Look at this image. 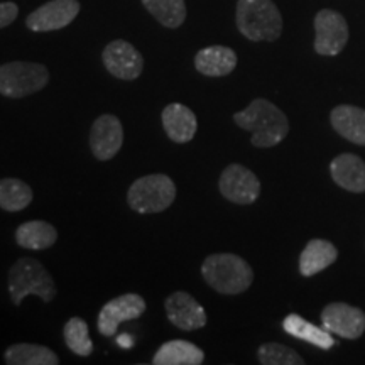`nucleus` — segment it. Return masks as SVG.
<instances>
[{
  "instance_id": "f257e3e1",
  "label": "nucleus",
  "mask_w": 365,
  "mask_h": 365,
  "mask_svg": "<svg viewBox=\"0 0 365 365\" xmlns=\"http://www.w3.org/2000/svg\"><path fill=\"white\" fill-rule=\"evenodd\" d=\"M235 124L240 129L249 130L254 148H274L286 139L289 132V120L281 108L266 98H255L245 110L234 115Z\"/></svg>"
},
{
  "instance_id": "f03ea898",
  "label": "nucleus",
  "mask_w": 365,
  "mask_h": 365,
  "mask_svg": "<svg viewBox=\"0 0 365 365\" xmlns=\"http://www.w3.org/2000/svg\"><path fill=\"white\" fill-rule=\"evenodd\" d=\"M202 276L220 294H240L252 286L250 264L235 254H212L202 264Z\"/></svg>"
},
{
  "instance_id": "7ed1b4c3",
  "label": "nucleus",
  "mask_w": 365,
  "mask_h": 365,
  "mask_svg": "<svg viewBox=\"0 0 365 365\" xmlns=\"http://www.w3.org/2000/svg\"><path fill=\"white\" fill-rule=\"evenodd\" d=\"M7 287L12 304L16 307H21L22 301L31 294L38 296L44 303H51L58 293L51 274L33 257H21L12 264L7 277Z\"/></svg>"
},
{
  "instance_id": "20e7f679",
  "label": "nucleus",
  "mask_w": 365,
  "mask_h": 365,
  "mask_svg": "<svg viewBox=\"0 0 365 365\" xmlns=\"http://www.w3.org/2000/svg\"><path fill=\"white\" fill-rule=\"evenodd\" d=\"M237 27L250 41H276L282 33V17L272 0H239Z\"/></svg>"
},
{
  "instance_id": "39448f33",
  "label": "nucleus",
  "mask_w": 365,
  "mask_h": 365,
  "mask_svg": "<svg viewBox=\"0 0 365 365\" xmlns=\"http://www.w3.org/2000/svg\"><path fill=\"white\" fill-rule=\"evenodd\" d=\"M176 185L166 175H148L139 178L127 191V203L140 215L161 213L175 203Z\"/></svg>"
},
{
  "instance_id": "423d86ee",
  "label": "nucleus",
  "mask_w": 365,
  "mask_h": 365,
  "mask_svg": "<svg viewBox=\"0 0 365 365\" xmlns=\"http://www.w3.org/2000/svg\"><path fill=\"white\" fill-rule=\"evenodd\" d=\"M49 83V70L41 63L11 61L0 66V95L24 98L38 93Z\"/></svg>"
},
{
  "instance_id": "0eeeda50",
  "label": "nucleus",
  "mask_w": 365,
  "mask_h": 365,
  "mask_svg": "<svg viewBox=\"0 0 365 365\" xmlns=\"http://www.w3.org/2000/svg\"><path fill=\"white\" fill-rule=\"evenodd\" d=\"M314 51L322 56H336L349 43V26L340 12L323 9L314 17Z\"/></svg>"
},
{
  "instance_id": "6e6552de",
  "label": "nucleus",
  "mask_w": 365,
  "mask_h": 365,
  "mask_svg": "<svg viewBox=\"0 0 365 365\" xmlns=\"http://www.w3.org/2000/svg\"><path fill=\"white\" fill-rule=\"evenodd\" d=\"M148 309L144 298L137 293H127L117 296L103 304L100 309L97 328L103 336H113L120 323L140 318Z\"/></svg>"
},
{
  "instance_id": "1a4fd4ad",
  "label": "nucleus",
  "mask_w": 365,
  "mask_h": 365,
  "mask_svg": "<svg viewBox=\"0 0 365 365\" xmlns=\"http://www.w3.org/2000/svg\"><path fill=\"white\" fill-rule=\"evenodd\" d=\"M218 188L228 202L235 205H252L261 195V181L249 168L242 164H230L223 170Z\"/></svg>"
},
{
  "instance_id": "9d476101",
  "label": "nucleus",
  "mask_w": 365,
  "mask_h": 365,
  "mask_svg": "<svg viewBox=\"0 0 365 365\" xmlns=\"http://www.w3.org/2000/svg\"><path fill=\"white\" fill-rule=\"evenodd\" d=\"M102 59L107 71L118 80H137L144 70L143 54L130 43L122 39L112 41L110 44L105 46Z\"/></svg>"
},
{
  "instance_id": "9b49d317",
  "label": "nucleus",
  "mask_w": 365,
  "mask_h": 365,
  "mask_svg": "<svg viewBox=\"0 0 365 365\" xmlns=\"http://www.w3.org/2000/svg\"><path fill=\"white\" fill-rule=\"evenodd\" d=\"M80 12L78 0H51L31 12L26 26L34 33H49L71 24Z\"/></svg>"
},
{
  "instance_id": "f8f14e48",
  "label": "nucleus",
  "mask_w": 365,
  "mask_h": 365,
  "mask_svg": "<svg viewBox=\"0 0 365 365\" xmlns=\"http://www.w3.org/2000/svg\"><path fill=\"white\" fill-rule=\"evenodd\" d=\"M124 144V127L112 113H103L90 130V149L98 161H110Z\"/></svg>"
},
{
  "instance_id": "ddd939ff",
  "label": "nucleus",
  "mask_w": 365,
  "mask_h": 365,
  "mask_svg": "<svg viewBox=\"0 0 365 365\" xmlns=\"http://www.w3.org/2000/svg\"><path fill=\"white\" fill-rule=\"evenodd\" d=\"M322 323L325 330L341 339L357 340L365 331V313L346 303H330L323 308Z\"/></svg>"
},
{
  "instance_id": "4468645a",
  "label": "nucleus",
  "mask_w": 365,
  "mask_h": 365,
  "mask_svg": "<svg viewBox=\"0 0 365 365\" xmlns=\"http://www.w3.org/2000/svg\"><path fill=\"white\" fill-rule=\"evenodd\" d=\"M168 319L182 331H195L207 325V312L186 291H176L164 301Z\"/></svg>"
},
{
  "instance_id": "2eb2a0df",
  "label": "nucleus",
  "mask_w": 365,
  "mask_h": 365,
  "mask_svg": "<svg viewBox=\"0 0 365 365\" xmlns=\"http://www.w3.org/2000/svg\"><path fill=\"white\" fill-rule=\"evenodd\" d=\"M163 127L173 143L186 144L193 140L198 130L195 112L182 103H170L161 113Z\"/></svg>"
},
{
  "instance_id": "dca6fc26",
  "label": "nucleus",
  "mask_w": 365,
  "mask_h": 365,
  "mask_svg": "<svg viewBox=\"0 0 365 365\" xmlns=\"http://www.w3.org/2000/svg\"><path fill=\"white\" fill-rule=\"evenodd\" d=\"M333 181L346 191L364 193L365 191V163L355 154H340L330 164Z\"/></svg>"
},
{
  "instance_id": "f3484780",
  "label": "nucleus",
  "mask_w": 365,
  "mask_h": 365,
  "mask_svg": "<svg viewBox=\"0 0 365 365\" xmlns=\"http://www.w3.org/2000/svg\"><path fill=\"white\" fill-rule=\"evenodd\" d=\"M331 127L350 143L365 145V108L339 105L331 110Z\"/></svg>"
},
{
  "instance_id": "a211bd4d",
  "label": "nucleus",
  "mask_w": 365,
  "mask_h": 365,
  "mask_svg": "<svg viewBox=\"0 0 365 365\" xmlns=\"http://www.w3.org/2000/svg\"><path fill=\"white\" fill-rule=\"evenodd\" d=\"M235 66L237 54L227 46H208L195 56V68L205 76H227Z\"/></svg>"
},
{
  "instance_id": "6ab92c4d",
  "label": "nucleus",
  "mask_w": 365,
  "mask_h": 365,
  "mask_svg": "<svg viewBox=\"0 0 365 365\" xmlns=\"http://www.w3.org/2000/svg\"><path fill=\"white\" fill-rule=\"evenodd\" d=\"M339 257V250L328 240L313 239L307 244L299 255V272L301 276L312 277L314 274L325 271Z\"/></svg>"
},
{
  "instance_id": "aec40b11",
  "label": "nucleus",
  "mask_w": 365,
  "mask_h": 365,
  "mask_svg": "<svg viewBox=\"0 0 365 365\" xmlns=\"http://www.w3.org/2000/svg\"><path fill=\"white\" fill-rule=\"evenodd\" d=\"M205 352L198 345L186 340H171L163 344L154 355V365H200Z\"/></svg>"
},
{
  "instance_id": "412c9836",
  "label": "nucleus",
  "mask_w": 365,
  "mask_h": 365,
  "mask_svg": "<svg viewBox=\"0 0 365 365\" xmlns=\"http://www.w3.org/2000/svg\"><path fill=\"white\" fill-rule=\"evenodd\" d=\"M58 240V230L49 222L31 220L22 223L16 230V242L22 249L46 250Z\"/></svg>"
},
{
  "instance_id": "4be33fe9",
  "label": "nucleus",
  "mask_w": 365,
  "mask_h": 365,
  "mask_svg": "<svg viewBox=\"0 0 365 365\" xmlns=\"http://www.w3.org/2000/svg\"><path fill=\"white\" fill-rule=\"evenodd\" d=\"M282 328H284L287 335L294 336V339H299L303 341H308V344L318 346V349L328 350L335 345V340H333L330 331L313 325V323L307 322V319L296 313L287 314L284 322H282Z\"/></svg>"
},
{
  "instance_id": "5701e85b",
  "label": "nucleus",
  "mask_w": 365,
  "mask_h": 365,
  "mask_svg": "<svg viewBox=\"0 0 365 365\" xmlns=\"http://www.w3.org/2000/svg\"><path fill=\"white\" fill-rule=\"evenodd\" d=\"M9 365H58L59 357L51 349L36 344H14L4 352Z\"/></svg>"
},
{
  "instance_id": "b1692460",
  "label": "nucleus",
  "mask_w": 365,
  "mask_h": 365,
  "mask_svg": "<svg viewBox=\"0 0 365 365\" xmlns=\"http://www.w3.org/2000/svg\"><path fill=\"white\" fill-rule=\"evenodd\" d=\"M34 195L31 186L17 178L0 180V208L6 212H21L33 202Z\"/></svg>"
},
{
  "instance_id": "393cba45",
  "label": "nucleus",
  "mask_w": 365,
  "mask_h": 365,
  "mask_svg": "<svg viewBox=\"0 0 365 365\" xmlns=\"http://www.w3.org/2000/svg\"><path fill=\"white\" fill-rule=\"evenodd\" d=\"M144 7L164 27L176 29L186 19L185 0H143Z\"/></svg>"
},
{
  "instance_id": "a878e982",
  "label": "nucleus",
  "mask_w": 365,
  "mask_h": 365,
  "mask_svg": "<svg viewBox=\"0 0 365 365\" xmlns=\"http://www.w3.org/2000/svg\"><path fill=\"white\" fill-rule=\"evenodd\" d=\"M65 344L73 354L78 357H90L93 354V341L90 339L88 323L83 318L73 317L63 328Z\"/></svg>"
},
{
  "instance_id": "bb28decb",
  "label": "nucleus",
  "mask_w": 365,
  "mask_h": 365,
  "mask_svg": "<svg viewBox=\"0 0 365 365\" xmlns=\"http://www.w3.org/2000/svg\"><path fill=\"white\" fill-rule=\"evenodd\" d=\"M257 359L262 365H303L304 360L301 359L296 350L281 344H264L259 346Z\"/></svg>"
},
{
  "instance_id": "cd10ccee",
  "label": "nucleus",
  "mask_w": 365,
  "mask_h": 365,
  "mask_svg": "<svg viewBox=\"0 0 365 365\" xmlns=\"http://www.w3.org/2000/svg\"><path fill=\"white\" fill-rule=\"evenodd\" d=\"M19 16V7L14 2H2L0 4V29L11 26Z\"/></svg>"
}]
</instances>
